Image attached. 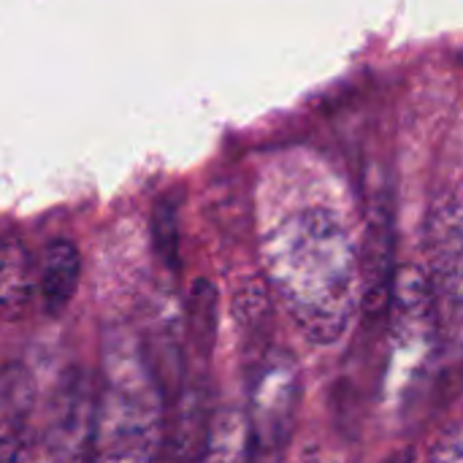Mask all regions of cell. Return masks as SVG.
Returning a JSON list of instances; mask_svg holds the SVG:
<instances>
[{
	"label": "cell",
	"mask_w": 463,
	"mask_h": 463,
	"mask_svg": "<svg viewBox=\"0 0 463 463\" xmlns=\"http://www.w3.org/2000/svg\"><path fill=\"white\" fill-rule=\"evenodd\" d=\"M266 274L288 317L317 347L336 345L361 304L358 252L326 209H307L266 236Z\"/></svg>",
	"instance_id": "cell-1"
},
{
	"label": "cell",
	"mask_w": 463,
	"mask_h": 463,
	"mask_svg": "<svg viewBox=\"0 0 463 463\" xmlns=\"http://www.w3.org/2000/svg\"><path fill=\"white\" fill-rule=\"evenodd\" d=\"M165 396L152 358L133 339L103 347L90 410V463H163Z\"/></svg>",
	"instance_id": "cell-2"
},
{
	"label": "cell",
	"mask_w": 463,
	"mask_h": 463,
	"mask_svg": "<svg viewBox=\"0 0 463 463\" xmlns=\"http://www.w3.org/2000/svg\"><path fill=\"white\" fill-rule=\"evenodd\" d=\"M385 326L391 336V364L385 380L391 396L404 402L426 380L429 366L442 350L434 293L420 266L396 269Z\"/></svg>",
	"instance_id": "cell-3"
},
{
	"label": "cell",
	"mask_w": 463,
	"mask_h": 463,
	"mask_svg": "<svg viewBox=\"0 0 463 463\" xmlns=\"http://www.w3.org/2000/svg\"><path fill=\"white\" fill-rule=\"evenodd\" d=\"M301 402V372L290 353L266 350L247 385L244 463H285Z\"/></svg>",
	"instance_id": "cell-4"
},
{
	"label": "cell",
	"mask_w": 463,
	"mask_h": 463,
	"mask_svg": "<svg viewBox=\"0 0 463 463\" xmlns=\"http://www.w3.org/2000/svg\"><path fill=\"white\" fill-rule=\"evenodd\" d=\"M429 247V285L437 304L442 350L458 347L461 336V282H463V225L461 201L456 190L442 193L426 222Z\"/></svg>",
	"instance_id": "cell-5"
},
{
	"label": "cell",
	"mask_w": 463,
	"mask_h": 463,
	"mask_svg": "<svg viewBox=\"0 0 463 463\" xmlns=\"http://www.w3.org/2000/svg\"><path fill=\"white\" fill-rule=\"evenodd\" d=\"M92 388L81 374L65 380L33 463H90Z\"/></svg>",
	"instance_id": "cell-6"
},
{
	"label": "cell",
	"mask_w": 463,
	"mask_h": 463,
	"mask_svg": "<svg viewBox=\"0 0 463 463\" xmlns=\"http://www.w3.org/2000/svg\"><path fill=\"white\" fill-rule=\"evenodd\" d=\"M35 410V380L24 364L0 369V463H22Z\"/></svg>",
	"instance_id": "cell-7"
},
{
	"label": "cell",
	"mask_w": 463,
	"mask_h": 463,
	"mask_svg": "<svg viewBox=\"0 0 463 463\" xmlns=\"http://www.w3.org/2000/svg\"><path fill=\"white\" fill-rule=\"evenodd\" d=\"M38 293L30 250L16 236H0V317L19 320Z\"/></svg>",
	"instance_id": "cell-8"
},
{
	"label": "cell",
	"mask_w": 463,
	"mask_h": 463,
	"mask_svg": "<svg viewBox=\"0 0 463 463\" xmlns=\"http://www.w3.org/2000/svg\"><path fill=\"white\" fill-rule=\"evenodd\" d=\"M79 274H81V258L76 244L68 239H54L46 247L38 269V293L46 315L57 317L68 309L79 288Z\"/></svg>",
	"instance_id": "cell-9"
},
{
	"label": "cell",
	"mask_w": 463,
	"mask_h": 463,
	"mask_svg": "<svg viewBox=\"0 0 463 463\" xmlns=\"http://www.w3.org/2000/svg\"><path fill=\"white\" fill-rule=\"evenodd\" d=\"M201 463H244V412L225 410L203 439Z\"/></svg>",
	"instance_id": "cell-10"
},
{
	"label": "cell",
	"mask_w": 463,
	"mask_h": 463,
	"mask_svg": "<svg viewBox=\"0 0 463 463\" xmlns=\"http://www.w3.org/2000/svg\"><path fill=\"white\" fill-rule=\"evenodd\" d=\"M190 323H193V331H195L198 345L212 347L214 331H217V296H214V288L209 282H203V279L193 288Z\"/></svg>",
	"instance_id": "cell-11"
},
{
	"label": "cell",
	"mask_w": 463,
	"mask_h": 463,
	"mask_svg": "<svg viewBox=\"0 0 463 463\" xmlns=\"http://www.w3.org/2000/svg\"><path fill=\"white\" fill-rule=\"evenodd\" d=\"M155 239H157V252L160 258L176 269L179 266V239H176V217L171 203H163L157 209V220H155Z\"/></svg>",
	"instance_id": "cell-12"
},
{
	"label": "cell",
	"mask_w": 463,
	"mask_h": 463,
	"mask_svg": "<svg viewBox=\"0 0 463 463\" xmlns=\"http://www.w3.org/2000/svg\"><path fill=\"white\" fill-rule=\"evenodd\" d=\"M431 463H463V439L458 423L442 431V437L437 439L431 450Z\"/></svg>",
	"instance_id": "cell-13"
},
{
	"label": "cell",
	"mask_w": 463,
	"mask_h": 463,
	"mask_svg": "<svg viewBox=\"0 0 463 463\" xmlns=\"http://www.w3.org/2000/svg\"><path fill=\"white\" fill-rule=\"evenodd\" d=\"M293 463H342L336 456H331V453H326V450H320V448H307L298 458Z\"/></svg>",
	"instance_id": "cell-14"
},
{
	"label": "cell",
	"mask_w": 463,
	"mask_h": 463,
	"mask_svg": "<svg viewBox=\"0 0 463 463\" xmlns=\"http://www.w3.org/2000/svg\"><path fill=\"white\" fill-rule=\"evenodd\" d=\"M396 463H412V461H410V456H402V458H396Z\"/></svg>",
	"instance_id": "cell-15"
}]
</instances>
